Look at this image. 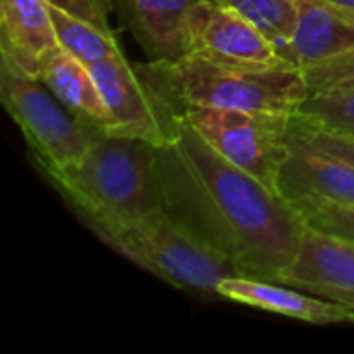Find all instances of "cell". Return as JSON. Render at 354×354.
<instances>
[{
    "label": "cell",
    "instance_id": "cell-18",
    "mask_svg": "<svg viewBox=\"0 0 354 354\" xmlns=\"http://www.w3.org/2000/svg\"><path fill=\"white\" fill-rule=\"evenodd\" d=\"M295 116L311 129L354 137V89L311 91Z\"/></svg>",
    "mask_w": 354,
    "mask_h": 354
},
{
    "label": "cell",
    "instance_id": "cell-11",
    "mask_svg": "<svg viewBox=\"0 0 354 354\" xmlns=\"http://www.w3.org/2000/svg\"><path fill=\"white\" fill-rule=\"evenodd\" d=\"M218 297L313 326L354 324V309L351 307H344L330 299H322L288 284L249 276L224 278L218 286Z\"/></svg>",
    "mask_w": 354,
    "mask_h": 354
},
{
    "label": "cell",
    "instance_id": "cell-12",
    "mask_svg": "<svg viewBox=\"0 0 354 354\" xmlns=\"http://www.w3.org/2000/svg\"><path fill=\"white\" fill-rule=\"evenodd\" d=\"M199 0H114L124 27L153 62L189 56V19Z\"/></svg>",
    "mask_w": 354,
    "mask_h": 354
},
{
    "label": "cell",
    "instance_id": "cell-8",
    "mask_svg": "<svg viewBox=\"0 0 354 354\" xmlns=\"http://www.w3.org/2000/svg\"><path fill=\"white\" fill-rule=\"evenodd\" d=\"M189 54L241 68H274L288 64L251 21L212 0H199L191 12Z\"/></svg>",
    "mask_w": 354,
    "mask_h": 354
},
{
    "label": "cell",
    "instance_id": "cell-13",
    "mask_svg": "<svg viewBox=\"0 0 354 354\" xmlns=\"http://www.w3.org/2000/svg\"><path fill=\"white\" fill-rule=\"evenodd\" d=\"M58 48L46 0H0V56L25 75L41 79Z\"/></svg>",
    "mask_w": 354,
    "mask_h": 354
},
{
    "label": "cell",
    "instance_id": "cell-20",
    "mask_svg": "<svg viewBox=\"0 0 354 354\" xmlns=\"http://www.w3.org/2000/svg\"><path fill=\"white\" fill-rule=\"evenodd\" d=\"M311 91L354 89V48L303 71Z\"/></svg>",
    "mask_w": 354,
    "mask_h": 354
},
{
    "label": "cell",
    "instance_id": "cell-23",
    "mask_svg": "<svg viewBox=\"0 0 354 354\" xmlns=\"http://www.w3.org/2000/svg\"><path fill=\"white\" fill-rule=\"evenodd\" d=\"M324 2H328L332 8H336V10H340L342 15L354 19V0H324Z\"/></svg>",
    "mask_w": 354,
    "mask_h": 354
},
{
    "label": "cell",
    "instance_id": "cell-10",
    "mask_svg": "<svg viewBox=\"0 0 354 354\" xmlns=\"http://www.w3.org/2000/svg\"><path fill=\"white\" fill-rule=\"evenodd\" d=\"M278 282L354 309V245L307 228L297 257Z\"/></svg>",
    "mask_w": 354,
    "mask_h": 354
},
{
    "label": "cell",
    "instance_id": "cell-16",
    "mask_svg": "<svg viewBox=\"0 0 354 354\" xmlns=\"http://www.w3.org/2000/svg\"><path fill=\"white\" fill-rule=\"evenodd\" d=\"M50 15L60 48L79 58L83 64L91 66L110 58L124 56V50L114 31H104L56 6H50Z\"/></svg>",
    "mask_w": 354,
    "mask_h": 354
},
{
    "label": "cell",
    "instance_id": "cell-2",
    "mask_svg": "<svg viewBox=\"0 0 354 354\" xmlns=\"http://www.w3.org/2000/svg\"><path fill=\"white\" fill-rule=\"evenodd\" d=\"M41 174L85 226L166 209L156 147L141 139L100 133L77 166Z\"/></svg>",
    "mask_w": 354,
    "mask_h": 354
},
{
    "label": "cell",
    "instance_id": "cell-9",
    "mask_svg": "<svg viewBox=\"0 0 354 354\" xmlns=\"http://www.w3.org/2000/svg\"><path fill=\"white\" fill-rule=\"evenodd\" d=\"M290 153L280 172V195L295 207L305 203L354 205V166L311 145L290 120Z\"/></svg>",
    "mask_w": 354,
    "mask_h": 354
},
{
    "label": "cell",
    "instance_id": "cell-19",
    "mask_svg": "<svg viewBox=\"0 0 354 354\" xmlns=\"http://www.w3.org/2000/svg\"><path fill=\"white\" fill-rule=\"evenodd\" d=\"M297 209L303 214L309 228L354 245V205L305 203Z\"/></svg>",
    "mask_w": 354,
    "mask_h": 354
},
{
    "label": "cell",
    "instance_id": "cell-21",
    "mask_svg": "<svg viewBox=\"0 0 354 354\" xmlns=\"http://www.w3.org/2000/svg\"><path fill=\"white\" fill-rule=\"evenodd\" d=\"M292 124L295 129L317 149L332 153L348 164L354 166V137H346V135H336V133H328V131H319V129H311L307 124H303L295 114H292Z\"/></svg>",
    "mask_w": 354,
    "mask_h": 354
},
{
    "label": "cell",
    "instance_id": "cell-15",
    "mask_svg": "<svg viewBox=\"0 0 354 354\" xmlns=\"http://www.w3.org/2000/svg\"><path fill=\"white\" fill-rule=\"evenodd\" d=\"M85 127L106 133L110 127V112L102 91L91 75V68L79 58L58 48L50 58L39 79Z\"/></svg>",
    "mask_w": 354,
    "mask_h": 354
},
{
    "label": "cell",
    "instance_id": "cell-3",
    "mask_svg": "<svg viewBox=\"0 0 354 354\" xmlns=\"http://www.w3.org/2000/svg\"><path fill=\"white\" fill-rule=\"evenodd\" d=\"M87 228L104 245L180 290L218 297L220 282L239 276L228 259L203 245L168 209L129 222H93Z\"/></svg>",
    "mask_w": 354,
    "mask_h": 354
},
{
    "label": "cell",
    "instance_id": "cell-14",
    "mask_svg": "<svg viewBox=\"0 0 354 354\" xmlns=\"http://www.w3.org/2000/svg\"><path fill=\"white\" fill-rule=\"evenodd\" d=\"M297 25L282 58L305 71L354 48V19L324 0H295Z\"/></svg>",
    "mask_w": 354,
    "mask_h": 354
},
{
    "label": "cell",
    "instance_id": "cell-7",
    "mask_svg": "<svg viewBox=\"0 0 354 354\" xmlns=\"http://www.w3.org/2000/svg\"><path fill=\"white\" fill-rule=\"evenodd\" d=\"M185 116L228 162L280 195L278 183L290 153L288 133L292 114L191 106L185 110Z\"/></svg>",
    "mask_w": 354,
    "mask_h": 354
},
{
    "label": "cell",
    "instance_id": "cell-6",
    "mask_svg": "<svg viewBox=\"0 0 354 354\" xmlns=\"http://www.w3.org/2000/svg\"><path fill=\"white\" fill-rule=\"evenodd\" d=\"M0 102L23 133L39 172H62L77 166L97 131L79 122L39 81L0 56Z\"/></svg>",
    "mask_w": 354,
    "mask_h": 354
},
{
    "label": "cell",
    "instance_id": "cell-22",
    "mask_svg": "<svg viewBox=\"0 0 354 354\" xmlns=\"http://www.w3.org/2000/svg\"><path fill=\"white\" fill-rule=\"evenodd\" d=\"M46 2L104 31H114L110 27V10L114 0H46Z\"/></svg>",
    "mask_w": 354,
    "mask_h": 354
},
{
    "label": "cell",
    "instance_id": "cell-5",
    "mask_svg": "<svg viewBox=\"0 0 354 354\" xmlns=\"http://www.w3.org/2000/svg\"><path fill=\"white\" fill-rule=\"evenodd\" d=\"M164 66L187 108L209 106L295 114L311 93L303 71L292 64L241 68L189 54L178 62H164Z\"/></svg>",
    "mask_w": 354,
    "mask_h": 354
},
{
    "label": "cell",
    "instance_id": "cell-4",
    "mask_svg": "<svg viewBox=\"0 0 354 354\" xmlns=\"http://www.w3.org/2000/svg\"><path fill=\"white\" fill-rule=\"evenodd\" d=\"M89 68L110 112L106 133L141 139L153 147L178 137L187 106L164 62H135L124 54Z\"/></svg>",
    "mask_w": 354,
    "mask_h": 354
},
{
    "label": "cell",
    "instance_id": "cell-1",
    "mask_svg": "<svg viewBox=\"0 0 354 354\" xmlns=\"http://www.w3.org/2000/svg\"><path fill=\"white\" fill-rule=\"evenodd\" d=\"M156 153L166 209L239 276L278 282L309 228L303 214L228 162L187 116L178 137Z\"/></svg>",
    "mask_w": 354,
    "mask_h": 354
},
{
    "label": "cell",
    "instance_id": "cell-17",
    "mask_svg": "<svg viewBox=\"0 0 354 354\" xmlns=\"http://www.w3.org/2000/svg\"><path fill=\"white\" fill-rule=\"evenodd\" d=\"M220 6L232 8L251 21L280 52L288 48L297 25L295 0H212Z\"/></svg>",
    "mask_w": 354,
    "mask_h": 354
}]
</instances>
